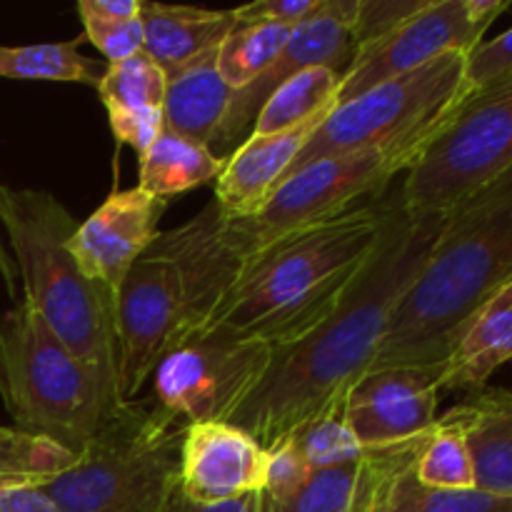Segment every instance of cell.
<instances>
[{"mask_svg":"<svg viewBox=\"0 0 512 512\" xmlns=\"http://www.w3.org/2000/svg\"><path fill=\"white\" fill-rule=\"evenodd\" d=\"M425 5H428V0H358L353 28H350L353 50L385 38L398 25L420 13Z\"/></svg>","mask_w":512,"mask_h":512,"instance_id":"4dcf8cb0","label":"cell"},{"mask_svg":"<svg viewBox=\"0 0 512 512\" xmlns=\"http://www.w3.org/2000/svg\"><path fill=\"white\" fill-rule=\"evenodd\" d=\"M265 453H268V470H265V488L260 490V495L265 498H288L313 473L288 438H283Z\"/></svg>","mask_w":512,"mask_h":512,"instance_id":"d6a6232c","label":"cell"},{"mask_svg":"<svg viewBox=\"0 0 512 512\" xmlns=\"http://www.w3.org/2000/svg\"><path fill=\"white\" fill-rule=\"evenodd\" d=\"M75 458L53 440L0 428V490L40 488L65 473Z\"/></svg>","mask_w":512,"mask_h":512,"instance_id":"4316f807","label":"cell"},{"mask_svg":"<svg viewBox=\"0 0 512 512\" xmlns=\"http://www.w3.org/2000/svg\"><path fill=\"white\" fill-rule=\"evenodd\" d=\"M268 453L230 423H188L180 445L178 485L195 503H223L265 488Z\"/></svg>","mask_w":512,"mask_h":512,"instance_id":"9a60e30c","label":"cell"},{"mask_svg":"<svg viewBox=\"0 0 512 512\" xmlns=\"http://www.w3.org/2000/svg\"><path fill=\"white\" fill-rule=\"evenodd\" d=\"M425 435L380 448V468L365 512H512V498L485 490H438L415 478Z\"/></svg>","mask_w":512,"mask_h":512,"instance_id":"e0dca14e","label":"cell"},{"mask_svg":"<svg viewBox=\"0 0 512 512\" xmlns=\"http://www.w3.org/2000/svg\"><path fill=\"white\" fill-rule=\"evenodd\" d=\"M445 365L370 368L345 398V418L363 450L388 448L438 423Z\"/></svg>","mask_w":512,"mask_h":512,"instance_id":"4fadbf2b","label":"cell"},{"mask_svg":"<svg viewBox=\"0 0 512 512\" xmlns=\"http://www.w3.org/2000/svg\"><path fill=\"white\" fill-rule=\"evenodd\" d=\"M512 168V73L473 90L405 173L400 205L450 210Z\"/></svg>","mask_w":512,"mask_h":512,"instance_id":"ba28073f","label":"cell"},{"mask_svg":"<svg viewBox=\"0 0 512 512\" xmlns=\"http://www.w3.org/2000/svg\"><path fill=\"white\" fill-rule=\"evenodd\" d=\"M380 468V448L365 450L358 460L313 470L288 498L260 495V512H365Z\"/></svg>","mask_w":512,"mask_h":512,"instance_id":"603a6c76","label":"cell"},{"mask_svg":"<svg viewBox=\"0 0 512 512\" xmlns=\"http://www.w3.org/2000/svg\"><path fill=\"white\" fill-rule=\"evenodd\" d=\"M165 203L168 200L153 198L140 188L110 193L68 240L80 273L115 293L135 260L143 258L160 235Z\"/></svg>","mask_w":512,"mask_h":512,"instance_id":"5bb4252c","label":"cell"},{"mask_svg":"<svg viewBox=\"0 0 512 512\" xmlns=\"http://www.w3.org/2000/svg\"><path fill=\"white\" fill-rule=\"evenodd\" d=\"M512 283V168L450 208L428 263L403 295L373 368L445 365L473 315Z\"/></svg>","mask_w":512,"mask_h":512,"instance_id":"7a4b0ae2","label":"cell"},{"mask_svg":"<svg viewBox=\"0 0 512 512\" xmlns=\"http://www.w3.org/2000/svg\"><path fill=\"white\" fill-rule=\"evenodd\" d=\"M288 25H235L218 48V73L233 90H243L265 73L290 38Z\"/></svg>","mask_w":512,"mask_h":512,"instance_id":"83f0119b","label":"cell"},{"mask_svg":"<svg viewBox=\"0 0 512 512\" xmlns=\"http://www.w3.org/2000/svg\"><path fill=\"white\" fill-rule=\"evenodd\" d=\"M323 0H258V3L235 8V23L253 25V23H275V25H295L303 23L305 18L320 8Z\"/></svg>","mask_w":512,"mask_h":512,"instance_id":"e575fe53","label":"cell"},{"mask_svg":"<svg viewBox=\"0 0 512 512\" xmlns=\"http://www.w3.org/2000/svg\"><path fill=\"white\" fill-rule=\"evenodd\" d=\"M15 275H18L15 260H10L8 250H5L3 238H0V278H3L8 295H15Z\"/></svg>","mask_w":512,"mask_h":512,"instance_id":"f35d334b","label":"cell"},{"mask_svg":"<svg viewBox=\"0 0 512 512\" xmlns=\"http://www.w3.org/2000/svg\"><path fill=\"white\" fill-rule=\"evenodd\" d=\"M345 398L333 400L288 435L310 470L333 468L365 455L345 418Z\"/></svg>","mask_w":512,"mask_h":512,"instance_id":"f1b7e54d","label":"cell"},{"mask_svg":"<svg viewBox=\"0 0 512 512\" xmlns=\"http://www.w3.org/2000/svg\"><path fill=\"white\" fill-rule=\"evenodd\" d=\"M163 512H260V495L250 493L243 498L223 500V503H195V500L185 498L180 485H175Z\"/></svg>","mask_w":512,"mask_h":512,"instance_id":"d590c367","label":"cell"},{"mask_svg":"<svg viewBox=\"0 0 512 512\" xmlns=\"http://www.w3.org/2000/svg\"><path fill=\"white\" fill-rule=\"evenodd\" d=\"M113 320L120 398L130 403L183 330L185 290L173 260L153 253L135 260L115 290Z\"/></svg>","mask_w":512,"mask_h":512,"instance_id":"8fae6325","label":"cell"},{"mask_svg":"<svg viewBox=\"0 0 512 512\" xmlns=\"http://www.w3.org/2000/svg\"><path fill=\"white\" fill-rule=\"evenodd\" d=\"M143 50L165 75L218 53L220 43L235 28L233 10H203L190 5H165L140 0Z\"/></svg>","mask_w":512,"mask_h":512,"instance_id":"ffe728a7","label":"cell"},{"mask_svg":"<svg viewBox=\"0 0 512 512\" xmlns=\"http://www.w3.org/2000/svg\"><path fill=\"white\" fill-rule=\"evenodd\" d=\"M393 205L395 198L358 205L255 255L193 340L225 335L275 348L308 333L338 305L363 268Z\"/></svg>","mask_w":512,"mask_h":512,"instance_id":"3957f363","label":"cell"},{"mask_svg":"<svg viewBox=\"0 0 512 512\" xmlns=\"http://www.w3.org/2000/svg\"><path fill=\"white\" fill-rule=\"evenodd\" d=\"M465 68L468 55L445 53L413 73L375 85L348 103H338L313 130L280 183L323 158L430 143L473 93Z\"/></svg>","mask_w":512,"mask_h":512,"instance_id":"52a82bcc","label":"cell"},{"mask_svg":"<svg viewBox=\"0 0 512 512\" xmlns=\"http://www.w3.org/2000/svg\"><path fill=\"white\" fill-rule=\"evenodd\" d=\"M80 20L85 25V38L113 63H123V60L133 58V55L143 53L145 35L140 18L135 20H103L95 15L80 13Z\"/></svg>","mask_w":512,"mask_h":512,"instance_id":"1f68e13d","label":"cell"},{"mask_svg":"<svg viewBox=\"0 0 512 512\" xmlns=\"http://www.w3.org/2000/svg\"><path fill=\"white\" fill-rule=\"evenodd\" d=\"M468 83L478 90L493 80L512 73V28L500 33L498 38L483 40L473 53L468 55Z\"/></svg>","mask_w":512,"mask_h":512,"instance_id":"836d02e7","label":"cell"},{"mask_svg":"<svg viewBox=\"0 0 512 512\" xmlns=\"http://www.w3.org/2000/svg\"><path fill=\"white\" fill-rule=\"evenodd\" d=\"M320 123L323 118L285 133L250 135L243 145H238L233 155L225 158V168L215 183V205L220 215L225 220H243L260 213Z\"/></svg>","mask_w":512,"mask_h":512,"instance_id":"2e32d148","label":"cell"},{"mask_svg":"<svg viewBox=\"0 0 512 512\" xmlns=\"http://www.w3.org/2000/svg\"><path fill=\"white\" fill-rule=\"evenodd\" d=\"M343 73L333 68H308L280 85L260 108L250 135H273L300 128L315 118H325L338 105ZM248 135V138H250Z\"/></svg>","mask_w":512,"mask_h":512,"instance_id":"d4e9b609","label":"cell"},{"mask_svg":"<svg viewBox=\"0 0 512 512\" xmlns=\"http://www.w3.org/2000/svg\"><path fill=\"white\" fill-rule=\"evenodd\" d=\"M223 168L225 160L213 155L208 145L193 143V140L163 130L140 155L138 188L153 198L165 200L170 195L218 180Z\"/></svg>","mask_w":512,"mask_h":512,"instance_id":"cb8c5ba5","label":"cell"},{"mask_svg":"<svg viewBox=\"0 0 512 512\" xmlns=\"http://www.w3.org/2000/svg\"><path fill=\"white\" fill-rule=\"evenodd\" d=\"M415 478L428 488L473 490L475 465L463 433L440 418L425 435L415 460Z\"/></svg>","mask_w":512,"mask_h":512,"instance_id":"f546056e","label":"cell"},{"mask_svg":"<svg viewBox=\"0 0 512 512\" xmlns=\"http://www.w3.org/2000/svg\"><path fill=\"white\" fill-rule=\"evenodd\" d=\"M358 0H323L320 8L310 18L290 30V38L275 63L255 78L248 88L235 90L230 98L228 113L215 133L210 150L213 155L225 160V153L235 145H243L253 133L255 118L260 108L270 100V95L308 68H333L345 73L353 60V43H350V28H353Z\"/></svg>","mask_w":512,"mask_h":512,"instance_id":"7c38bea8","label":"cell"},{"mask_svg":"<svg viewBox=\"0 0 512 512\" xmlns=\"http://www.w3.org/2000/svg\"><path fill=\"white\" fill-rule=\"evenodd\" d=\"M510 8L508 0H428L420 13L385 38L355 50L340 83L338 103L423 68L445 53L470 55L485 30Z\"/></svg>","mask_w":512,"mask_h":512,"instance_id":"30bf717a","label":"cell"},{"mask_svg":"<svg viewBox=\"0 0 512 512\" xmlns=\"http://www.w3.org/2000/svg\"><path fill=\"white\" fill-rule=\"evenodd\" d=\"M463 433L475 465V488L512 498V390L483 388L445 413Z\"/></svg>","mask_w":512,"mask_h":512,"instance_id":"d6986e66","label":"cell"},{"mask_svg":"<svg viewBox=\"0 0 512 512\" xmlns=\"http://www.w3.org/2000/svg\"><path fill=\"white\" fill-rule=\"evenodd\" d=\"M0 225L10 240L25 303L90 370L105 418L123 405L115 358V293L80 273L68 240L75 220L45 190L0 188Z\"/></svg>","mask_w":512,"mask_h":512,"instance_id":"277c9868","label":"cell"},{"mask_svg":"<svg viewBox=\"0 0 512 512\" xmlns=\"http://www.w3.org/2000/svg\"><path fill=\"white\" fill-rule=\"evenodd\" d=\"M512 360V283L505 285L493 300L483 305L443 368V393L448 390L488 388L490 375Z\"/></svg>","mask_w":512,"mask_h":512,"instance_id":"44dd1931","label":"cell"},{"mask_svg":"<svg viewBox=\"0 0 512 512\" xmlns=\"http://www.w3.org/2000/svg\"><path fill=\"white\" fill-rule=\"evenodd\" d=\"M0 512H60L40 488L0 490Z\"/></svg>","mask_w":512,"mask_h":512,"instance_id":"8d00e7d4","label":"cell"},{"mask_svg":"<svg viewBox=\"0 0 512 512\" xmlns=\"http://www.w3.org/2000/svg\"><path fill=\"white\" fill-rule=\"evenodd\" d=\"M450 210L410 213L395 195L378 243L315 328L275 345L263 380L228 420L265 450L288 438L373 368L390 315L428 263Z\"/></svg>","mask_w":512,"mask_h":512,"instance_id":"6da1fadb","label":"cell"},{"mask_svg":"<svg viewBox=\"0 0 512 512\" xmlns=\"http://www.w3.org/2000/svg\"><path fill=\"white\" fill-rule=\"evenodd\" d=\"M78 13L103 20H135L140 18V0H80Z\"/></svg>","mask_w":512,"mask_h":512,"instance_id":"74e56055","label":"cell"},{"mask_svg":"<svg viewBox=\"0 0 512 512\" xmlns=\"http://www.w3.org/2000/svg\"><path fill=\"white\" fill-rule=\"evenodd\" d=\"M180 420L163 405L123 403L40 490L60 512H163L180 478Z\"/></svg>","mask_w":512,"mask_h":512,"instance_id":"5b68a950","label":"cell"},{"mask_svg":"<svg viewBox=\"0 0 512 512\" xmlns=\"http://www.w3.org/2000/svg\"><path fill=\"white\" fill-rule=\"evenodd\" d=\"M0 400L15 430L80 455L105 420L90 370L20 300L0 318Z\"/></svg>","mask_w":512,"mask_h":512,"instance_id":"8992f818","label":"cell"},{"mask_svg":"<svg viewBox=\"0 0 512 512\" xmlns=\"http://www.w3.org/2000/svg\"><path fill=\"white\" fill-rule=\"evenodd\" d=\"M273 345L205 335L170 350L155 368L158 405L188 423H228L263 380Z\"/></svg>","mask_w":512,"mask_h":512,"instance_id":"9c48e42d","label":"cell"},{"mask_svg":"<svg viewBox=\"0 0 512 512\" xmlns=\"http://www.w3.org/2000/svg\"><path fill=\"white\" fill-rule=\"evenodd\" d=\"M168 78L148 53L108 65L100 75L98 93L108 110L110 128L120 143L138 155L163 133V100Z\"/></svg>","mask_w":512,"mask_h":512,"instance_id":"ac0fdd59","label":"cell"},{"mask_svg":"<svg viewBox=\"0 0 512 512\" xmlns=\"http://www.w3.org/2000/svg\"><path fill=\"white\" fill-rule=\"evenodd\" d=\"M165 78L163 130L210 148L235 93L220 78L218 53L205 55Z\"/></svg>","mask_w":512,"mask_h":512,"instance_id":"7402d4cb","label":"cell"},{"mask_svg":"<svg viewBox=\"0 0 512 512\" xmlns=\"http://www.w3.org/2000/svg\"><path fill=\"white\" fill-rule=\"evenodd\" d=\"M0 78L85 83L98 88L100 73L78 50V40L40 45H0Z\"/></svg>","mask_w":512,"mask_h":512,"instance_id":"484cf974","label":"cell"}]
</instances>
